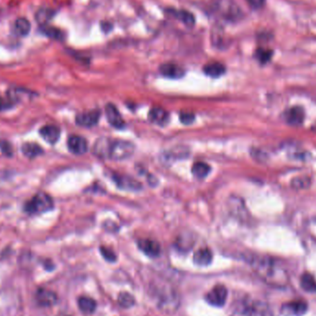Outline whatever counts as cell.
Segmentation results:
<instances>
[{
  "label": "cell",
  "instance_id": "6da1fadb",
  "mask_svg": "<svg viewBox=\"0 0 316 316\" xmlns=\"http://www.w3.org/2000/svg\"><path fill=\"white\" fill-rule=\"evenodd\" d=\"M248 262L256 275L266 284L276 287H285L288 284L287 270L274 259L262 255H251Z\"/></svg>",
  "mask_w": 316,
  "mask_h": 316
},
{
  "label": "cell",
  "instance_id": "7a4b0ae2",
  "mask_svg": "<svg viewBox=\"0 0 316 316\" xmlns=\"http://www.w3.org/2000/svg\"><path fill=\"white\" fill-rule=\"evenodd\" d=\"M134 150L135 147L131 142L106 137L97 140L93 147V154L96 156L114 160H123L131 157Z\"/></svg>",
  "mask_w": 316,
  "mask_h": 316
},
{
  "label": "cell",
  "instance_id": "3957f363",
  "mask_svg": "<svg viewBox=\"0 0 316 316\" xmlns=\"http://www.w3.org/2000/svg\"><path fill=\"white\" fill-rule=\"evenodd\" d=\"M150 294L157 304V307L165 313H174L179 306V297L176 289L163 279L151 281Z\"/></svg>",
  "mask_w": 316,
  "mask_h": 316
},
{
  "label": "cell",
  "instance_id": "277c9868",
  "mask_svg": "<svg viewBox=\"0 0 316 316\" xmlns=\"http://www.w3.org/2000/svg\"><path fill=\"white\" fill-rule=\"evenodd\" d=\"M231 311L233 316H273L272 309L266 302L249 297L235 301Z\"/></svg>",
  "mask_w": 316,
  "mask_h": 316
},
{
  "label": "cell",
  "instance_id": "5b68a950",
  "mask_svg": "<svg viewBox=\"0 0 316 316\" xmlns=\"http://www.w3.org/2000/svg\"><path fill=\"white\" fill-rule=\"evenodd\" d=\"M53 207L52 198L47 193H39L26 202L24 209L30 215H40L52 210Z\"/></svg>",
  "mask_w": 316,
  "mask_h": 316
},
{
  "label": "cell",
  "instance_id": "8992f818",
  "mask_svg": "<svg viewBox=\"0 0 316 316\" xmlns=\"http://www.w3.org/2000/svg\"><path fill=\"white\" fill-rule=\"evenodd\" d=\"M214 8L219 15L226 20L238 21L242 17V11L239 6L231 0H216Z\"/></svg>",
  "mask_w": 316,
  "mask_h": 316
},
{
  "label": "cell",
  "instance_id": "52a82bcc",
  "mask_svg": "<svg viewBox=\"0 0 316 316\" xmlns=\"http://www.w3.org/2000/svg\"><path fill=\"white\" fill-rule=\"evenodd\" d=\"M227 298H228V289L223 285L214 287L205 296V300L209 304L213 306H217V307L223 306L226 303Z\"/></svg>",
  "mask_w": 316,
  "mask_h": 316
},
{
  "label": "cell",
  "instance_id": "ba28073f",
  "mask_svg": "<svg viewBox=\"0 0 316 316\" xmlns=\"http://www.w3.org/2000/svg\"><path fill=\"white\" fill-rule=\"evenodd\" d=\"M99 117H100V111L97 109H93V110L86 111L79 114L76 116V123L82 127L91 128L98 123Z\"/></svg>",
  "mask_w": 316,
  "mask_h": 316
},
{
  "label": "cell",
  "instance_id": "9c48e42d",
  "mask_svg": "<svg viewBox=\"0 0 316 316\" xmlns=\"http://www.w3.org/2000/svg\"><path fill=\"white\" fill-rule=\"evenodd\" d=\"M307 309L308 306L304 301H290L282 306L281 312L286 316H301L307 312Z\"/></svg>",
  "mask_w": 316,
  "mask_h": 316
},
{
  "label": "cell",
  "instance_id": "30bf717a",
  "mask_svg": "<svg viewBox=\"0 0 316 316\" xmlns=\"http://www.w3.org/2000/svg\"><path fill=\"white\" fill-rule=\"evenodd\" d=\"M140 250L151 258L158 257L161 253V247L155 240L149 239H140L138 241Z\"/></svg>",
  "mask_w": 316,
  "mask_h": 316
},
{
  "label": "cell",
  "instance_id": "8fae6325",
  "mask_svg": "<svg viewBox=\"0 0 316 316\" xmlns=\"http://www.w3.org/2000/svg\"><path fill=\"white\" fill-rule=\"evenodd\" d=\"M160 72L165 77L179 79L185 75V70L175 63H165L160 67Z\"/></svg>",
  "mask_w": 316,
  "mask_h": 316
},
{
  "label": "cell",
  "instance_id": "7c38bea8",
  "mask_svg": "<svg viewBox=\"0 0 316 316\" xmlns=\"http://www.w3.org/2000/svg\"><path fill=\"white\" fill-rule=\"evenodd\" d=\"M106 113L108 116V122L116 129H123L125 127V121L117 110L116 106L112 104H108L106 107Z\"/></svg>",
  "mask_w": 316,
  "mask_h": 316
},
{
  "label": "cell",
  "instance_id": "4fadbf2b",
  "mask_svg": "<svg viewBox=\"0 0 316 316\" xmlns=\"http://www.w3.org/2000/svg\"><path fill=\"white\" fill-rule=\"evenodd\" d=\"M170 15L173 16L177 21H179L181 24H184L188 28H193L195 25V18L194 16L187 11L185 9H174L170 8L167 10Z\"/></svg>",
  "mask_w": 316,
  "mask_h": 316
},
{
  "label": "cell",
  "instance_id": "5bb4252c",
  "mask_svg": "<svg viewBox=\"0 0 316 316\" xmlns=\"http://www.w3.org/2000/svg\"><path fill=\"white\" fill-rule=\"evenodd\" d=\"M68 147L71 153L75 154H83L87 152L88 143L87 141L77 135L70 136L68 140Z\"/></svg>",
  "mask_w": 316,
  "mask_h": 316
},
{
  "label": "cell",
  "instance_id": "9a60e30c",
  "mask_svg": "<svg viewBox=\"0 0 316 316\" xmlns=\"http://www.w3.org/2000/svg\"><path fill=\"white\" fill-rule=\"evenodd\" d=\"M286 121L293 126H299L304 120V110L301 107L288 108L284 114Z\"/></svg>",
  "mask_w": 316,
  "mask_h": 316
},
{
  "label": "cell",
  "instance_id": "2e32d148",
  "mask_svg": "<svg viewBox=\"0 0 316 316\" xmlns=\"http://www.w3.org/2000/svg\"><path fill=\"white\" fill-rule=\"evenodd\" d=\"M35 298H36V301L38 302V304H40L41 306H44V307L52 306L57 301V294L49 289H46V288L38 289L36 295H35Z\"/></svg>",
  "mask_w": 316,
  "mask_h": 316
},
{
  "label": "cell",
  "instance_id": "e0dca14e",
  "mask_svg": "<svg viewBox=\"0 0 316 316\" xmlns=\"http://www.w3.org/2000/svg\"><path fill=\"white\" fill-rule=\"evenodd\" d=\"M40 134L49 144H55L59 139L60 131L55 125H46L40 130Z\"/></svg>",
  "mask_w": 316,
  "mask_h": 316
},
{
  "label": "cell",
  "instance_id": "ac0fdd59",
  "mask_svg": "<svg viewBox=\"0 0 316 316\" xmlns=\"http://www.w3.org/2000/svg\"><path fill=\"white\" fill-rule=\"evenodd\" d=\"M213 260V254L208 248L199 249L193 255V262L200 266H207Z\"/></svg>",
  "mask_w": 316,
  "mask_h": 316
},
{
  "label": "cell",
  "instance_id": "d6986e66",
  "mask_svg": "<svg viewBox=\"0 0 316 316\" xmlns=\"http://www.w3.org/2000/svg\"><path fill=\"white\" fill-rule=\"evenodd\" d=\"M149 118L153 123L164 126L170 121V115L163 108H154L149 112Z\"/></svg>",
  "mask_w": 316,
  "mask_h": 316
},
{
  "label": "cell",
  "instance_id": "ffe728a7",
  "mask_svg": "<svg viewBox=\"0 0 316 316\" xmlns=\"http://www.w3.org/2000/svg\"><path fill=\"white\" fill-rule=\"evenodd\" d=\"M114 180L116 181V184L118 187L122 189H129V190H140L141 189V183L136 181L135 179L131 178V177H126V176H120V175H115Z\"/></svg>",
  "mask_w": 316,
  "mask_h": 316
},
{
  "label": "cell",
  "instance_id": "44dd1931",
  "mask_svg": "<svg viewBox=\"0 0 316 316\" xmlns=\"http://www.w3.org/2000/svg\"><path fill=\"white\" fill-rule=\"evenodd\" d=\"M203 71L210 77L218 78L226 72V68L223 64L219 62H211L203 67Z\"/></svg>",
  "mask_w": 316,
  "mask_h": 316
},
{
  "label": "cell",
  "instance_id": "7402d4cb",
  "mask_svg": "<svg viewBox=\"0 0 316 316\" xmlns=\"http://www.w3.org/2000/svg\"><path fill=\"white\" fill-rule=\"evenodd\" d=\"M78 306L83 313L89 315V314H93V312L95 311L97 304H96V301H94L93 298L84 296V297L79 298Z\"/></svg>",
  "mask_w": 316,
  "mask_h": 316
},
{
  "label": "cell",
  "instance_id": "603a6c76",
  "mask_svg": "<svg viewBox=\"0 0 316 316\" xmlns=\"http://www.w3.org/2000/svg\"><path fill=\"white\" fill-rule=\"evenodd\" d=\"M22 151L24 155L28 158H35L40 154H43V149L37 144L34 143H26L22 146Z\"/></svg>",
  "mask_w": 316,
  "mask_h": 316
},
{
  "label": "cell",
  "instance_id": "cb8c5ba5",
  "mask_svg": "<svg viewBox=\"0 0 316 316\" xmlns=\"http://www.w3.org/2000/svg\"><path fill=\"white\" fill-rule=\"evenodd\" d=\"M301 287L306 292H316V280L315 277L309 273H305L301 276Z\"/></svg>",
  "mask_w": 316,
  "mask_h": 316
},
{
  "label": "cell",
  "instance_id": "d4e9b609",
  "mask_svg": "<svg viewBox=\"0 0 316 316\" xmlns=\"http://www.w3.org/2000/svg\"><path fill=\"white\" fill-rule=\"evenodd\" d=\"M14 31L19 36H26L31 31V24L25 18H19L14 24Z\"/></svg>",
  "mask_w": 316,
  "mask_h": 316
},
{
  "label": "cell",
  "instance_id": "484cf974",
  "mask_svg": "<svg viewBox=\"0 0 316 316\" xmlns=\"http://www.w3.org/2000/svg\"><path fill=\"white\" fill-rule=\"evenodd\" d=\"M193 174L198 178H204L209 174L211 171V167L208 164L204 162H196L193 164Z\"/></svg>",
  "mask_w": 316,
  "mask_h": 316
},
{
  "label": "cell",
  "instance_id": "4316f807",
  "mask_svg": "<svg viewBox=\"0 0 316 316\" xmlns=\"http://www.w3.org/2000/svg\"><path fill=\"white\" fill-rule=\"evenodd\" d=\"M117 302L122 308H131L135 304V299L130 293L122 292L118 295Z\"/></svg>",
  "mask_w": 316,
  "mask_h": 316
},
{
  "label": "cell",
  "instance_id": "83f0119b",
  "mask_svg": "<svg viewBox=\"0 0 316 316\" xmlns=\"http://www.w3.org/2000/svg\"><path fill=\"white\" fill-rule=\"evenodd\" d=\"M42 31L43 32L50 38L56 39V40H62L64 37L63 31H60L59 29L53 27V26H49V25H45L42 26Z\"/></svg>",
  "mask_w": 316,
  "mask_h": 316
},
{
  "label": "cell",
  "instance_id": "f1b7e54d",
  "mask_svg": "<svg viewBox=\"0 0 316 316\" xmlns=\"http://www.w3.org/2000/svg\"><path fill=\"white\" fill-rule=\"evenodd\" d=\"M51 17H52V11L50 9L42 8L37 12V14L35 16V19L37 20L38 24L41 26H45V25H47V23L51 19Z\"/></svg>",
  "mask_w": 316,
  "mask_h": 316
},
{
  "label": "cell",
  "instance_id": "f546056e",
  "mask_svg": "<svg viewBox=\"0 0 316 316\" xmlns=\"http://www.w3.org/2000/svg\"><path fill=\"white\" fill-rule=\"evenodd\" d=\"M272 55H273V52L269 49L259 48L255 52V57L257 58L258 61L261 62V63H266L271 59Z\"/></svg>",
  "mask_w": 316,
  "mask_h": 316
},
{
  "label": "cell",
  "instance_id": "4dcf8cb0",
  "mask_svg": "<svg viewBox=\"0 0 316 316\" xmlns=\"http://www.w3.org/2000/svg\"><path fill=\"white\" fill-rule=\"evenodd\" d=\"M311 179L309 177H300L294 178L291 182L294 189H306L310 186Z\"/></svg>",
  "mask_w": 316,
  "mask_h": 316
},
{
  "label": "cell",
  "instance_id": "1f68e13d",
  "mask_svg": "<svg viewBox=\"0 0 316 316\" xmlns=\"http://www.w3.org/2000/svg\"><path fill=\"white\" fill-rule=\"evenodd\" d=\"M100 252L103 257L108 262H116V255L115 252L108 247H101Z\"/></svg>",
  "mask_w": 316,
  "mask_h": 316
},
{
  "label": "cell",
  "instance_id": "d6a6232c",
  "mask_svg": "<svg viewBox=\"0 0 316 316\" xmlns=\"http://www.w3.org/2000/svg\"><path fill=\"white\" fill-rule=\"evenodd\" d=\"M179 118L181 120V122L184 124H191L193 123L195 116L193 115V113H180V116H179Z\"/></svg>",
  "mask_w": 316,
  "mask_h": 316
},
{
  "label": "cell",
  "instance_id": "836d02e7",
  "mask_svg": "<svg viewBox=\"0 0 316 316\" xmlns=\"http://www.w3.org/2000/svg\"><path fill=\"white\" fill-rule=\"evenodd\" d=\"M247 1L253 8H262L265 2V0H247Z\"/></svg>",
  "mask_w": 316,
  "mask_h": 316
},
{
  "label": "cell",
  "instance_id": "e575fe53",
  "mask_svg": "<svg viewBox=\"0 0 316 316\" xmlns=\"http://www.w3.org/2000/svg\"><path fill=\"white\" fill-rule=\"evenodd\" d=\"M0 148H1L2 152H3L4 154H7V155L10 154V153H11L10 145L8 144V143H2V142H0Z\"/></svg>",
  "mask_w": 316,
  "mask_h": 316
}]
</instances>
